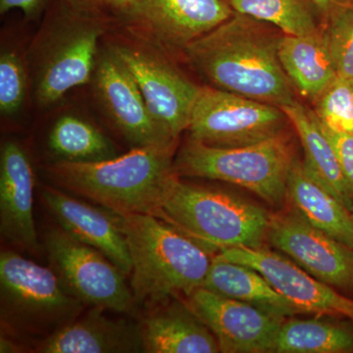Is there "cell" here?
<instances>
[{"mask_svg": "<svg viewBox=\"0 0 353 353\" xmlns=\"http://www.w3.org/2000/svg\"><path fill=\"white\" fill-rule=\"evenodd\" d=\"M228 0H138L137 25L185 50L234 15Z\"/></svg>", "mask_w": 353, "mask_h": 353, "instance_id": "17", "label": "cell"}, {"mask_svg": "<svg viewBox=\"0 0 353 353\" xmlns=\"http://www.w3.org/2000/svg\"><path fill=\"white\" fill-rule=\"evenodd\" d=\"M51 267L85 305L123 313L136 303L126 274L103 253L77 240L61 228L44 236Z\"/></svg>", "mask_w": 353, "mask_h": 353, "instance_id": "9", "label": "cell"}, {"mask_svg": "<svg viewBox=\"0 0 353 353\" xmlns=\"http://www.w3.org/2000/svg\"><path fill=\"white\" fill-rule=\"evenodd\" d=\"M0 297L2 320L34 333H53L78 318L85 306L52 267L12 250L0 255Z\"/></svg>", "mask_w": 353, "mask_h": 353, "instance_id": "6", "label": "cell"}, {"mask_svg": "<svg viewBox=\"0 0 353 353\" xmlns=\"http://www.w3.org/2000/svg\"><path fill=\"white\" fill-rule=\"evenodd\" d=\"M27 73L22 58L12 50H3L0 55V111L11 116L24 102Z\"/></svg>", "mask_w": 353, "mask_h": 353, "instance_id": "29", "label": "cell"}, {"mask_svg": "<svg viewBox=\"0 0 353 353\" xmlns=\"http://www.w3.org/2000/svg\"><path fill=\"white\" fill-rule=\"evenodd\" d=\"M281 108L301 141L305 166L353 213L352 196L334 146L314 111L305 108L297 99Z\"/></svg>", "mask_w": 353, "mask_h": 353, "instance_id": "22", "label": "cell"}, {"mask_svg": "<svg viewBox=\"0 0 353 353\" xmlns=\"http://www.w3.org/2000/svg\"><path fill=\"white\" fill-rule=\"evenodd\" d=\"M352 1L353 0H312L316 10L324 18L339 7L352 6Z\"/></svg>", "mask_w": 353, "mask_h": 353, "instance_id": "33", "label": "cell"}, {"mask_svg": "<svg viewBox=\"0 0 353 353\" xmlns=\"http://www.w3.org/2000/svg\"><path fill=\"white\" fill-rule=\"evenodd\" d=\"M218 257L252 267L301 312L341 316L353 322V299L313 277L290 259L267 248H234Z\"/></svg>", "mask_w": 353, "mask_h": 353, "instance_id": "13", "label": "cell"}, {"mask_svg": "<svg viewBox=\"0 0 353 353\" xmlns=\"http://www.w3.org/2000/svg\"><path fill=\"white\" fill-rule=\"evenodd\" d=\"M290 125L282 108L214 87H201L190 139L215 148H241L282 136Z\"/></svg>", "mask_w": 353, "mask_h": 353, "instance_id": "8", "label": "cell"}, {"mask_svg": "<svg viewBox=\"0 0 353 353\" xmlns=\"http://www.w3.org/2000/svg\"><path fill=\"white\" fill-rule=\"evenodd\" d=\"M76 12L109 25L136 26L138 0H63Z\"/></svg>", "mask_w": 353, "mask_h": 353, "instance_id": "30", "label": "cell"}, {"mask_svg": "<svg viewBox=\"0 0 353 353\" xmlns=\"http://www.w3.org/2000/svg\"><path fill=\"white\" fill-rule=\"evenodd\" d=\"M313 105L323 126L332 131L353 134V78L336 77Z\"/></svg>", "mask_w": 353, "mask_h": 353, "instance_id": "27", "label": "cell"}, {"mask_svg": "<svg viewBox=\"0 0 353 353\" xmlns=\"http://www.w3.org/2000/svg\"><path fill=\"white\" fill-rule=\"evenodd\" d=\"M322 27L338 76L353 78V6L339 7Z\"/></svg>", "mask_w": 353, "mask_h": 353, "instance_id": "28", "label": "cell"}, {"mask_svg": "<svg viewBox=\"0 0 353 353\" xmlns=\"http://www.w3.org/2000/svg\"><path fill=\"white\" fill-rule=\"evenodd\" d=\"M188 297L190 310L214 334L221 352H273L283 318L205 288Z\"/></svg>", "mask_w": 353, "mask_h": 353, "instance_id": "12", "label": "cell"}, {"mask_svg": "<svg viewBox=\"0 0 353 353\" xmlns=\"http://www.w3.org/2000/svg\"><path fill=\"white\" fill-rule=\"evenodd\" d=\"M353 352V332L318 320L283 323L273 352L343 353Z\"/></svg>", "mask_w": 353, "mask_h": 353, "instance_id": "25", "label": "cell"}, {"mask_svg": "<svg viewBox=\"0 0 353 353\" xmlns=\"http://www.w3.org/2000/svg\"><path fill=\"white\" fill-rule=\"evenodd\" d=\"M134 78L148 108L174 139L188 130L199 88L159 51L145 43H113L109 48Z\"/></svg>", "mask_w": 353, "mask_h": 353, "instance_id": "10", "label": "cell"}, {"mask_svg": "<svg viewBox=\"0 0 353 353\" xmlns=\"http://www.w3.org/2000/svg\"><path fill=\"white\" fill-rule=\"evenodd\" d=\"M267 241L325 284L353 290V248L313 227L294 209L272 214Z\"/></svg>", "mask_w": 353, "mask_h": 353, "instance_id": "11", "label": "cell"}, {"mask_svg": "<svg viewBox=\"0 0 353 353\" xmlns=\"http://www.w3.org/2000/svg\"><path fill=\"white\" fill-rule=\"evenodd\" d=\"M202 288L285 319L301 313L256 270L215 255Z\"/></svg>", "mask_w": 353, "mask_h": 353, "instance_id": "23", "label": "cell"}, {"mask_svg": "<svg viewBox=\"0 0 353 353\" xmlns=\"http://www.w3.org/2000/svg\"><path fill=\"white\" fill-rule=\"evenodd\" d=\"M94 308L46 336L34 352L41 353L143 352L139 324L112 319Z\"/></svg>", "mask_w": 353, "mask_h": 353, "instance_id": "18", "label": "cell"}, {"mask_svg": "<svg viewBox=\"0 0 353 353\" xmlns=\"http://www.w3.org/2000/svg\"><path fill=\"white\" fill-rule=\"evenodd\" d=\"M234 12L274 26L287 36H307L322 28L312 0H228Z\"/></svg>", "mask_w": 353, "mask_h": 353, "instance_id": "26", "label": "cell"}, {"mask_svg": "<svg viewBox=\"0 0 353 353\" xmlns=\"http://www.w3.org/2000/svg\"><path fill=\"white\" fill-rule=\"evenodd\" d=\"M294 155L287 134L241 148H215L190 139L176 153L178 176L222 181L245 188L273 208L287 201V183Z\"/></svg>", "mask_w": 353, "mask_h": 353, "instance_id": "5", "label": "cell"}, {"mask_svg": "<svg viewBox=\"0 0 353 353\" xmlns=\"http://www.w3.org/2000/svg\"><path fill=\"white\" fill-rule=\"evenodd\" d=\"M41 194L46 208L62 230L99 250L127 276L131 275V256L119 214L78 201L54 188H46Z\"/></svg>", "mask_w": 353, "mask_h": 353, "instance_id": "15", "label": "cell"}, {"mask_svg": "<svg viewBox=\"0 0 353 353\" xmlns=\"http://www.w3.org/2000/svg\"><path fill=\"white\" fill-rule=\"evenodd\" d=\"M19 347H16L12 343V341L7 340L6 338L2 336L1 341H0V352H19Z\"/></svg>", "mask_w": 353, "mask_h": 353, "instance_id": "34", "label": "cell"}, {"mask_svg": "<svg viewBox=\"0 0 353 353\" xmlns=\"http://www.w3.org/2000/svg\"><path fill=\"white\" fill-rule=\"evenodd\" d=\"M48 148L58 161L97 162L117 157L115 145L94 125L74 115H64L53 125Z\"/></svg>", "mask_w": 353, "mask_h": 353, "instance_id": "24", "label": "cell"}, {"mask_svg": "<svg viewBox=\"0 0 353 353\" xmlns=\"http://www.w3.org/2000/svg\"><path fill=\"white\" fill-rule=\"evenodd\" d=\"M279 58L294 90L314 102L338 74L323 30L307 36L283 34Z\"/></svg>", "mask_w": 353, "mask_h": 353, "instance_id": "21", "label": "cell"}, {"mask_svg": "<svg viewBox=\"0 0 353 353\" xmlns=\"http://www.w3.org/2000/svg\"><path fill=\"white\" fill-rule=\"evenodd\" d=\"M108 25L72 10L59 0L48 17V36L39 51L37 101L48 106L94 78L99 44Z\"/></svg>", "mask_w": 353, "mask_h": 353, "instance_id": "7", "label": "cell"}, {"mask_svg": "<svg viewBox=\"0 0 353 353\" xmlns=\"http://www.w3.org/2000/svg\"><path fill=\"white\" fill-rule=\"evenodd\" d=\"M143 352H220L214 334L192 310L160 309L139 324Z\"/></svg>", "mask_w": 353, "mask_h": 353, "instance_id": "20", "label": "cell"}, {"mask_svg": "<svg viewBox=\"0 0 353 353\" xmlns=\"http://www.w3.org/2000/svg\"><path fill=\"white\" fill-rule=\"evenodd\" d=\"M132 261L136 303H158L173 294L189 296L204 284L213 252L152 214H119Z\"/></svg>", "mask_w": 353, "mask_h": 353, "instance_id": "3", "label": "cell"}, {"mask_svg": "<svg viewBox=\"0 0 353 353\" xmlns=\"http://www.w3.org/2000/svg\"><path fill=\"white\" fill-rule=\"evenodd\" d=\"M338 157L341 172L353 199V134L334 132L323 126Z\"/></svg>", "mask_w": 353, "mask_h": 353, "instance_id": "31", "label": "cell"}, {"mask_svg": "<svg viewBox=\"0 0 353 353\" xmlns=\"http://www.w3.org/2000/svg\"><path fill=\"white\" fill-rule=\"evenodd\" d=\"M176 145L132 148L97 162L57 161L48 173L62 189L117 214L155 215L178 178L174 172Z\"/></svg>", "mask_w": 353, "mask_h": 353, "instance_id": "2", "label": "cell"}, {"mask_svg": "<svg viewBox=\"0 0 353 353\" xmlns=\"http://www.w3.org/2000/svg\"><path fill=\"white\" fill-rule=\"evenodd\" d=\"M352 6H353V1H352Z\"/></svg>", "mask_w": 353, "mask_h": 353, "instance_id": "35", "label": "cell"}, {"mask_svg": "<svg viewBox=\"0 0 353 353\" xmlns=\"http://www.w3.org/2000/svg\"><path fill=\"white\" fill-rule=\"evenodd\" d=\"M34 176L24 148L9 141L0 152V232L28 252L39 250L34 219Z\"/></svg>", "mask_w": 353, "mask_h": 353, "instance_id": "16", "label": "cell"}, {"mask_svg": "<svg viewBox=\"0 0 353 353\" xmlns=\"http://www.w3.org/2000/svg\"><path fill=\"white\" fill-rule=\"evenodd\" d=\"M287 201L309 224L353 248V213L296 157L288 178Z\"/></svg>", "mask_w": 353, "mask_h": 353, "instance_id": "19", "label": "cell"}, {"mask_svg": "<svg viewBox=\"0 0 353 353\" xmlns=\"http://www.w3.org/2000/svg\"><path fill=\"white\" fill-rule=\"evenodd\" d=\"M92 80L104 110L132 148L178 143L159 124L134 78L109 48L99 55Z\"/></svg>", "mask_w": 353, "mask_h": 353, "instance_id": "14", "label": "cell"}, {"mask_svg": "<svg viewBox=\"0 0 353 353\" xmlns=\"http://www.w3.org/2000/svg\"><path fill=\"white\" fill-rule=\"evenodd\" d=\"M51 1L52 0H0V13L4 15L18 9L24 13L27 19H34L43 14Z\"/></svg>", "mask_w": 353, "mask_h": 353, "instance_id": "32", "label": "cell"}, {"mask_svg": "<svg viewBox=\"0 0 353 353\" xmlns=\"http://www.w3.org/2000/svg\"><path fill=\"white\" fill-rule=\"evenodd\" d=\"M155 216L212 252L263 248L272 218L253 202L224 190L183 182L180 176Z\"/></svg>", "mask_w": 353, "mask_h": 353, "instance_id": "4", "label": "cell"}, {"mask_svg": "<svg viewBox=\"0 0 353 353\" xmlns=\"http://www.w3.org/2000/svg\"><path fill=\"white\" fill-rule=\"evenodd\" d=\"M268 26L234 12L183 50L211 87L281 108L296 101V90L279 58L283 34Z\"/></svg>", "mask_w": 353, "mask_h": 353, "instance_id": "1", "label": "cell"}]
</instances>
